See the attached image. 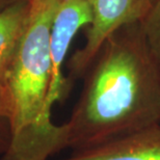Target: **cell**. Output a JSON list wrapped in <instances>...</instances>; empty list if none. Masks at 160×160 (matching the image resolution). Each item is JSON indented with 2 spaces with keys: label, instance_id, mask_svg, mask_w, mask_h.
I'll list each match as a JSON object with an SVG mask.
<instances>
[{
  "label": "cell",
  "instance_id": "6da1fadb",
  "mask_svg": "<svg viewBox=\"0 0 160 160\" xmlns=\"http://www.w3.org/2000/svg\"><path fill=\"white\" fill-rule=\"evenodd\" d=\"M88 71L81 97L66 123L73 152L160 124V68L142 22L111 34Z\"/></svg>",
  "mask_w": 160,
  "mask_h": 160
},
{
  "label": "cell",
  "instance_id": "7a4b0ae2",
  "mask_svg": "<svg viewBox=\"0 0 160 160\" xmlns=\"http://www.w3.org/2000/svg\"><path fill=\"white\" fill-rule=\"evenodd\" d=\"M62 0H30L29 12L1 84L12 126V142L3 160H48L68 148L66 124L46 112L52 62L50 36Z\"/></svg>",
  "mask_w": 160,
  "mask_h": 160
},
{
  "label": "cell",
  "instance_id": "3957f363",
  "mask_svg": "<svg viewBox=\"0 0 160 160\" xmlns=\"http://www.w3.org/2000/svg\"><path fill=\"white\" fill-rule=\"evenodd\" d=\"M92 15L86 42L72 56V74L81 76L88 71L99 50L113 32L127 25L139 23L151 9L153 0H86Z\"/></svg>",
  "mask_w": 160,
  "mask_h": 160
},
{
  "label": "cell",
  "instance_id": "277c9868",
  "mask_svg": "<svg viewBox=\"0 0 160 160\" xmlns=\"http://www.w3.org/2000/svg\"><path fill=\"white\" fill-rule=\"evenodd\" d=\"M91 22V9L86 0H62L54 16L50 36L52 72L46 101V112L49 116L54 104L62 100L68 88L62 66L72 41L80 28Z\"/></svg>",
  "mask_w": 160,
  "mask_h": 160
},
{
  "label": "cell",
  "instance_id": "5b68a950",
  "mask_svg": "<svg viewBox=\"0 0 160 160\" xmlns=\"http://www.w3.org/2000/svg\"><path fill=\"white\" fill-rule=\"evenodd\" d=\"M62 160H160V124Z\"/></svg>",
  "mask_w": 160,
  "mask_h": 160
},
{
  "label": "cell",
  "instance_id": "8992f818",
  "mask_svg": "<svg viewBox=\"0 0 160 160\" xmlns=\"http://www.w3.org/2000/svg\"><path fill=\"white\" fill-rule=\"evenodd\" d=\"M30 0L19 1L0 12V88L23 31Z\"/></svg>",
  "mask_w": 160,
  "mask_h": 160
},
{
  "label": "cell",
  "instance_id": "52a82bcc",
  "mask_svg": "<svg viewBox=\"0 0 160 160\" xmlns=\"http://www.w3.org/2000/svg\"><path fill=\"white\" fill-rule=\"evenodd\" d=\"M142 27L150 50L160 68V0H153L151 9L142 21Z\"/></svg>",
  "mask_w": 160,
  "mask_h": 160
},
{
  "label": "cell",
  "instance_id": "ba28073f",
  "mask_svg": "<svg viewBox=\"0 0 160 160\" xmlns=\"http://www.w3.org/2000/svg\"><path fill=\"white\" fill-rule=\"evenodd\" d=\"M12 142V126L6 113L2 91L0 88V158H4Z\"/></svg>",
  "mask_w": 160,
  "mask_h": 160
}]
</instances>
